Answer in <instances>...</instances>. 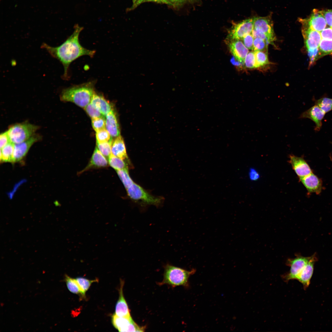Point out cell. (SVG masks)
<instances>
[{
  "label": "cell",
  "instance_id": "cell-8",
  "mask_svg": "<svg viewBox=\"0 0 332 332\" xmlns=\"http://www.w3.org/2000/svg\"><path fill=\"white\" fill-rule=\"evenodd\" d=\"M113 326L119 332H143L145 327L138 325L131 316L119 317L115 314L112 317Z\"/></svg>",
  "mask_w": 332,
  "mask_h": 332
},
{
  "label": "cell",
  "instance_id": "cell-44",
  "mask_svg": "<svg viewBox=\"0 0 332 332\" xmlns=\"http://www.w3.org/2000/svg\"><path fill=\"white\" fill-rule=\"evenodd\" d=\"M139 0H132V6L131 7H130L128 9H130L132 8L136 3Z\"/></svg>",
  "mask_w": 332,
  "mask_h": 332
},
{
  "label": "cell",
  "instance_id": "cell-10",
  "mask_svg": "<svg viewBox=\"0 0 332 332\" xmlns=\"http://www.w3.org/2000/svg\"><path fill=\"white\" fill-rule=\"evenodd\" d=\"M41 138L40 135L35 134L25 141L14 144L13 162H16L22 160L26 155L31 146Z\"/></svg>",
  "mask_w": 332,
  "mask_h": 332
},
{
  "label": "cell",
  "instance_id": "cell-43",
  "mask_svg": "<svg viewBox=\"0 0 332 332\" xmlns=\"http://www.w3.org/2000/svg\"><path fill=\"white\" fill-rule=\"evenodd\" d=\"M174 7H179L184 4L186 0H168Z\"/></svg>",
  "mask_w": 332,
  "mask_h": 332
},
{
  "label": "cell",
  "instance_id": "cell-40",
  "mask_svg": "<svg viewBox=\"0 0 332 332\" xmlns=\"http://www.w3.org/2000/svg\"><path fill=\"white\" fill-rule=\"evenodd\" d=\"M326 20L327 25L332 27V10H322Z\"/></svg>",
  "mask_w": 332,
  "mask_h": 332
},
{
  "label": "cell",
  "instance_id": "cell-7",
  "mask_svg": "<svg viewBox=\"0 0 332 332\" xmlns=\"http://www.w3.org/2000/svg\"><path fill=\"white\" fill-rule=\"evenodd\" d=\"M311 258L298 256L295 258L289 259L287 262L290 267L289 271L282 275V278L285 282L289 280L296 279L298 275L309 261Z\"/></svg>",
  "mask_w": 332,
  "mask_h": 332
},
{
  "label": "cell",
  "instance_id": "cell-12",
  "mask_svg": "<svg viewBox=\"0 0 332 332\" xmlns=\"http://www.w3.org/2000/svg\"><path fill=\"white\" fill-rule=\"evenodd\" d=\"M227 44L234 58L238 62L244 64L246 56L249 53L248 49L239 40H226Z\"/></svg>",
  "mask_w": 332,
  "mask_h": 332
},
{
  "label": "cell",
  "instance_id": "cell-25",
  "mask_svg": "<svg viewBox=\"0 0 332 332\" xmlns=\"http://www.w3.org/2000/svg\"><path fill=\"white\" fill-rule=\"evenodd\" d=\"M65 281L68 289L71 292L85 296L81 291L75 279L72 278L67 275L65 276Z\"/></svg>",
  "mask_w": 332,
  "mask_h": 332
},
{
  "label": "cell",
  "instance_id": "cell-14",
  "mask_svg": "<svg viewBox=\"0 0 332 332\" xmlns=\"http://www.w3.org/2000/svg\"><path fill=\"white\" fill-rule=\"evenodd\" d=\"M289 157V162L299 179L313 172L309 165L303 157L290 155Z\"/></svg>",
  "mask_w": 332,
  "mask_h": 332
},
{
  "label": "cell",
  "instance_id": "cell-36",
  "mask_svg": "<svg viewBox=\"0 0 332 332\" xmlns=\"http://www.w3.org/2000/svg\"><path fill=\"white\" fill-rule=\"evenodd\" d=\"M245 46L248 49L253 51L254 38L252 34L245 36L242 40Z\"/></svg>",
  "mask_w": 332,
  "mask_h": 332
},
{
  "label": "cell",
  "instance_id": "cell-3",
  "mask_svg": "<svg viewBox=\"0 0 332 332\" xmlns=\"http://www.w3.org/2000/svg\"><path fill=\"white\" fill-rule=\"evenodd\" d=\"M195 271L194 269L189 271L167 264L164 267L163 279L158 283L159 285L167 284L173 287L180 286L187 287L189 277Z\"/></svg>",
  "mask_w": 332,
  "mask_h": 332
},
{
  "label": "cell",
  "instance_id": "cell-9",
  "mask_svg": "<svg viewBox=\"0 0 332 332\" xmlns=\"http://www.w3.org/2000/svg\"><path fill=\"white\" fill-rule=\"evenodd\" d=\"M254 29L264 34L270 39L271 44H273L275 36L271 17H255Z\"/></svg>",
  "mask_w": 332,
  "mask_h": 332
},
{
  "label": "cell",
  "instance_id": "cell-32",
  "mask_svg": "<svg viewBox=\"0 0 332 332\" xmlns=\"http://www.w3.org/2000/svg\"><path fill=\"white\" fill-rule=\"evenodd\" d=\"M268 44L264 40L259 38H254V51H262L267 53Z\"/></svg>",
  "mask_w": 332,
  "mask_h": 332
},
{
  "label": "cell",
  "instance_id": "cell-42",
  "mask_svg": "<svg viewBox=\"0 0 332 332\" xmlns=\"http://www.w3.org/2000/svg\"><path fill=\"white\" fill-rule=\"evenodd\" d=\"M249 176L250 180L254 181L258 180L260 177L259 173L253 168H251L250 169Z\"/></svg>",
  "mask_w": 332,
  "mask_h": 332
},
{
  "label": "cell",
  "instance_id": "cell-38",
  "mask_svg": "<svg viewBox=\"0 0 332 332\" xmlns=\"http://www.w3.org/2000/svg\"><path fill=\"white\" fill-rule=\"evenodd\" d=\"M251 34L254 38H259L264 40L268 44H271L270 39L263 33L253 29Z\"/></svg>",
  "mask_w": 332,
  "mask_h": 332
},
{
  "label": "cell",
  "instance_id": "cell-37",
  "mask_svg": "<svg viewBox=\"0 0 332 332\" xmlns=\"http://www.w3.org/2000/svg\"><path fill=\"white\" fill-rule=\"evenodd\" d=\"M147 2H153L157 3L164 4L172 7V4L168 0H139L132 8L128 9L127 10L128 11H130L133 10L140 4Z\"/></svg>",
  "mask_w": 332,
  "mask_h": 332
},
{
  "label": "cell",
  "instance_id": "cell-29",
  "mask_svg": "<svg viewBox=\"0 0 332 332\" xmlns=\"http://www.w3.org/2000/svg\"><path fill=\"white\" fill-rule=\"evenodd\" d=\"M112 140L109 141L97 143V148L101 152L105 157H109L111 154V146Z\"/></svg>",
  "mask_w": 332,
  "mask_h": 332
},
{
  "label": "cell",
  "instance_id": "cell-23",
  "mask_svg": "<svg viewBox=\"0 0 332 332\" xmlns=\"http://www.w3.org/2000/svg\"><path fill=\"white\" fill-rule=\"evenodd\" d=\"M108 158L109 164L116 171L128 169V164L125 160L112 154Z\"/></svg>",
  "mask_w": 332,
  "mask_h": 332
},
{
  "label": "cell",
  "instance_id": "cell-31",
  "mask_svg": "<svg viewBox=\"0 0 332 332\" xmlns=\"http://www.w3.org/2000/svg\"><path fill=\"white\" fill-rule=\"evenodd\" d=\"M96 139L97 143L109 141L112 140L111 136L105 128L96 132Z\"/></svg>",
  "mask_w": 332,
  "mask_h": 332
},
{
  "label": "cell",
  "instance_id": "cell-1",
  "mask_svg": "<svg viewBox=\"0 0 332 332\" xmlns=\"http://www.w3.org/2000/svg\"><path fill=\"white\" fill-rule=\"evenodd\" d=\"M83 28L77 24L73 34L61 45L52 47L43 43L42 47L44 49L51 55L58 60L63 65L64 73L62 77L64 79H69V69L71 63L80 57L87 55L93 57L96 53L94 50L87 49L82 46L79 41V36Z\"/></svg>",
  "mask_w": 332,
  "mask_h": 332
},
{
  "label": "cell",
  "instance_id": "cell-33",
  "mask_svg": "<svg viewBox=\"0 0 332 332\" xmlns=\"http://www.w3.org/2000/svg\"><path fill=\"white\" fill-rule=\"evenodd\" d=\"M92 124L93 129L97 132L105 128V120L103 117L92 118Z\"/></svg>",
  "mask_w": 332,
  "mask_h": 332
},
{
  "label": "cell",
  "instance_id": "cell-2",
  "mask_svg": "<svg viewBox=\"0 0 332 332\" xmlns=\"http://www.w3.org/2000/svg\"><path fill=\"white\" fill-rule=\"evenodd\" d=\"M96 81H92L64 89L60 98L61 101L73 102L78 106L85 108L90 103L95 93Z\"/></svg>",
  "mask_w": 332,
  "mask_h": 332
},
{
  "label": "cell",
  "instance_id": "cell-27",
  "mask_svg": "<svg viewBox=\"0 0 332 332\" xmlns=\"http://www.w3.org/2000/svg\"><path fill=\"white\" fill-rule=\"evenodd\" d=\"M116 172L126 189L134 183L129 176L128 169L117 170Z\"/></svg>",
  "mask_w": 332,
  "mask_h": 332
},
{
  "label": "cell",
  "instance_id": "cell-20",
  "mask_svg": "<svg viewBox=\"0 0 332 332\" xmlns=\"http://www.w3.org/2000/svg\"><path fill=\"white\" fill-rule=\"evenodd\" d=\"M90 103L103 116H106L113 110L111 104L103 96L95 93L92 97Z\"/></svg>",
  "mask_w": 332,
  "mask_h": 332
},
{
  "label": "cell",
  "instance_id": "cell-4",
  "mask_svg": "<svg viewBox=\"0 0 332 332\" xmlns=\"http://www.w3.org/2000/svg\"><path fill=\"white\" fill-rule=\"evenodd\" d=\"M39 127L27 122L15 124L7 131L10 142L14 144L22 142L35 134Z\"/></svg>",
  "mask_w": 332,
  "mask_h": 332
},
{
  "label": "cell",
  "instance_id": "cell-19",
  "mask_svg": "<svg viewBox=\"0 0 332 332\" xmlns=\"http://www.w3.org/2000/svg\"><path fill=\"white\" fill-rule=\"evenodd\" d=\"M106 129L113 137L120 135V129L116 113L113 110L106 116Z\"/></svg>",
  "mask_w": 332,
  "mask_h": 332
},
{
  "label": "cell",
  "instance_id": "cell-13",
  "mask_svg": "<svg viewBox=\"0 0 332 332\" xmlns=\"http://www.w3.org/2000/svg\"><path fill=\"white\" fill-rule=\"evenodd\" d=\"M299 180L306 188L308 195L312 193L318 195L322 192L323 189L322 181L313 172Z\"/></svg>",
  "mask_w": 332,
  "mask_h": 332
},
{
  "label": "cell",
  "instance_id": "cell-30",
  "mask_svg": "<svg viewBox=\"0 0 332 332\" xmlns=\"http://www.w3.org/2000/svg\"><path fill=\"white\" fill-rule=\"evenodd\" d=\"M75 279L85 295V292L89 288L91 284L98 281L97 279L90 280L82 277L77 278Z\"/></svg>",
  "mask_w": 332,
  "mask_h": 332
},
{
  "label": "cell",
  "instance_id": "cell-22",
  "mask_svg": "<svg viewBox=\"0 0 332 332\" xmlns=\"http://www.w3.org/2000/svg\"><path fill=\"white\" fill-rule=\"evenodd\" d=\"M14 144L10 142L0 150V161L2 162H13Z\"/></svg>",
  "mask_w": 332,
  "mask_h": 332
},
{
  "label": "cell",
  "instance_id": "cell-17",
  "mask_svg": "<svg viewBox=\"0 0 332 332\" xmlns=\"http://www.w3.org/2000/svg\"><path fill=\"white\" fill-rule=\"evenodd\" d=\"M123 280L121 281L119 290V296L115 307V314L119 317L131 316L130 311L123 294V288L124 285Z\"/></svg>",
  "mask_w": 332,
  "mask_h": 332
},
{
  "label": "cell",
  "instance_id": "cell-46",
  "mask_svg": "<svg viewBox=\"0 0 332 332\" xmlns=\"http://www.w3.org/2000/svg\"><path fill=\"white\" fill-rule=\"evenodd\" d=\"M331 143L332 144V142ZM330 159L332 161V155H331L330 156Z\"/></svg>",
  "mask_w": 332,
  "mask_h": 332
},
{
  "label": "cell",
  "instance_id": "cell-5",
  "mask_svg": "<svg viewBox=\"0 0 332 332\" xmlns=\"http://www.w3.org/2000/svg\"><path fill=\"white\" fill-rule=\"evenodd\" d=\"M126 190L127 194L131 199L147 204L157 206L161 203L163 199L161 197L155 196L150 194L134 182Z\"/></svg>",
  "mask_w": 332,
  "mask_h": 332
},
{
  "label": "cell",
  "instance_id": "cell-28",
  "mask_svg": "<svg viewBox=\"0 0 332 332\" xmlns=\"http://www.w3.org/2000/svg\"><path fill=\"white\" fill-rule=\"evenodd\" d=\"M254 51L256 61L255 68L268 64L267 53L262 51Z\"/></svg>",
  "mask_w": 332,
  "mask_h": 332
},
{
  "label": "cell",
  "instance_id": "cell-21",
  "mask_svg": "<svg viewBox=\"0 0 332 332\" xmlns=\"http://www.w3.org/2000/svg\"><path fill=\"white\" fill-rule=\"evenodd\" d=\"M111 154L124 160L128 159L124 142L121 135L116 137L112 141Z\"/></svg>",
  "mask_w": 332,
  "mask_h": 332
},
{
  "label": "cell",
  "instance_id": "cell-39",
  "mask_svg": "<svg viewBox=\"0 0 332 332\" xmlns=\"http://www.w3.org/2000/svg\"><path fill=\"white\" fill-rule=\"evenodd\" d=\"M11 142L7 131L2 133L0 135V149Z\"/></svg>",
  "mask_w": 332,
  "mask_h": 332
},
{
  "label": "cell",
  "instance_id": "cell-45",
  "mask_svg": "<svg viewBox=\"0 0 332 332\" xmlns=\"http://www.w3.org/2000/svg\"><path fill=\"white\" fill-rule=\"evenodd\" d=\"M189 2H193L196 1V0H188Z\"/></svg>",
  "mask_w": 332,
  "mask_h": 332
},
{
  "label": "cell",
  "instance_id": "cell-26",
  "mask_svg": "<svg viewBox=\"0 0 332 332\" xmlns=\"http://www.w3.org/2000/svg\"><path fill=\"white\" fill-rule=\"evenodd\" d=\"M315 104L318 106L326 113L332 110V98L323 97L314 100Z\"/></svg>",
  "mask_w": 332,
  "mask_h": 332
},
{
  "label": "cell",
  "instance_id": "cell-6",
  "mask_svg": "<svg viewBox=\"0 0 332 332\" xmlns=\"http://www.w3.org/2000/svg\"><path fill=\"white\" fill-rule=\"evenodd\" d=\"M254 20L255 18H253L234 24L229 31L227 39L242 40L246 35L251 34Z\"/></svg>",
  "mask_w": 332,
  "mask_h": 332
},
{
  "label": "cell",
  "instance_id": "cell-34",
  "mask_svg": "<svg viewBox=\"0 0 332 332\" xmlns=\"http://www.w3.org/2000/svg\"><path fill=\"white\" fill-rule=\"evenodd\" d=\"M84 109L86 113L92 119L103 117V115L101 112L94 107L90 102Z\"/></svg>",
  "mask_w": 332,
  "mask_h": 332
},
{
  "label": "cell",
  "instance_id": "cell-15",
  "mask_svg": "<svg viewBox=\"0 0 332 332\" xmlns=\"http://www.w3.org/2000/svg\"><path fill=\"white\" fill-rule=\"evenodd\" d=\"M326 113L318 105L315 104L301 114L299 118H308L315 124L314 130H320L322 125V120Z\"/></svg>",
  "mask_w": 332,
  "mask_h": 332
},
{
  "label": "cell",
  "instance_id": "cell-41",
  "mask_svg": "<svg viewBox=\"0 0 332 332\" xmlns=\"http://www.w3.org/2000/svg\"><path fill=\"white\" fill-rule=\"evenodd\" d=\"M320 33L322 38L332 40V27L326 28Z\"/></svg>",
  "mask_w": 332,
  "mask_h": 332
},
{
  "label": "cell",
  "instance_id": "cell-18",
  "mask_svg": "<svg viewBox=\"0 0 332 332\" xmlns=\"http://www.w3.org/2000/svg\"><path fill=\"white\" fill-rule=\"evenodd\" d=\"M109 162L105 157L96 147L88 164L81 172H83L93 168L105 167L107 166Z\"/></svg>",
  "mask_w": 332,
  "mask_h": 332
},
{
  "label": "cell",
  "instance_id": "cell-16",
  "mask_svg": "<svg viewBox=\"0 0 332 332\" xmlns=\"http://www.w3.org/2000/svg\"><path fill=\"white\" fill-rule=\"evenodd\" d=\"M317 260V258L315 254L311 256L309 261L303 269L296 279L302 284L304 290H306L310 284L313 273L314 264Z\"/></svg>",
  "mask_w": 332,
  "mask_h": 332
},
{
  "label": "cell",
  "instance_id": "cell-11",
  "mask_svg": "<svg viewBox=\"0 0 332 332\" xmlns=\"http://www.w3.org/2000/svg\"><path fill=\"white\" fill-rule=\"evenodd\" d=\"M302 24L320 32L326 28L327 24L322 10L314 9L309 18L300 19Z\"/></svg>",
  "mask_w": 332,
  "mask_h": 332
},
{
  "label": "cell",
  "instance_id": "cell-35",
  "mask_svg": "<svg viewBox=\"0 0 332 332\" xmlns=\"http://www.w3.org/2000/svg\"><path fill=\"white\" fill-rule=\"evenodd\" d=\"M255 58L254 51L249 52L246 56L244 64L249 69L255 68Z\"/></svg>",
  "mask_w": 332,
  "mask_h": 332
},
{
  "label": "cell",
  "instance_id": "cell-24",
  "mask_svg": "<svg viewBox=\"0 0 332 332\" xmlns=\"http://www.w3.org/2000/svg\"><path fill=\"white\" fill-rule=\"evenodd\" d=\"M332 53V40L322 38L318 47V58Z\"/></svg>",
  "mask_w": 332,
  "mask_h": 332
}]
</instances>
